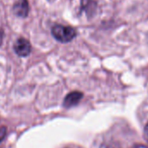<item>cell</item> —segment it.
Returning a JSON list of instances; mask_svg holds the SVG:
<instances>
[{"instance_id": "8fae6325", "label": "cell", "mask_w": 148, "mask_h": 148, "mask_svg": "<svg viewBox=\"0 0 148 148\" xmlns=\"http://www.w3.org/2000/svg\"><path fill=\"white\" fill-rule=\"evenodd\" d=\"M49 1H53V0H49Z\"/></svg>"}, {"instance_id": "277c9868", "label": "cell", "mask_w": 148, "mask_h": 148, "mask_svg": "<svg viewBox=\"0 0 148 148\" xmlns=\"http://www.w3.org/2000/svg\"><path fill=\"white\" fill-rule=\"evenodd\" d=\"M14 13L20 18H26L28 16L30 6L27 0H17L13 5Z\"/></svg>"}, {"instance_id": "9c48e42d", "label": "cell", "mask_w": 148, "mask_h": 148, "mask_svg": "<svg viewBox=\"0 0 148 148\" xmlns=\"http://www.w3.org/2000/svg\"><path fill=\"white\" fill-rule=\"evenodd\" d=\"M132 148H148L147 146L144 145H141V144H138V145H133Z\"/></svg>"}, {"instance_id": "8992f818", "label": "cell", "mask_w": 148, "mask_h": 148, "mask_svg": "<svg viewBox=\"0 0 148 148\" xmlns=\"http://www.w3.org/2000/svg\"><path fill=\"white\" fill-rule=\"evenodd\" d=\"M5 135H6V127L5 126L0 127V142L3 140V138L5 137Z\"/></svg>"}, {"instance_id": "ba28073f", "label": "cell", "mask_w": 148, "mask_h": 148, "mask_svg": "<svg viewBox=\"0 0 148 148\" xmlns=\"http://www.w3.org/2000/svg\"><path fill=\"white\" fill-rule=\"evenodd\" d=\"M3 38H4V31L3 29L0 28V45L3 43Z\"/></svg>"}, {"instance_id": "7a4b0ae2", "label": "cell", "mask_w": 148, "mask_h": 148, "mask_svg": "<svg viewBox=\"0 0 148 148\" xmlns=\"http://www.w3.org/2000/svg\"><path fill=\"white\" fill-rule=\"evenodd\" d=\"M14 51L16 54L19 57H27L32 51V45L30 41L24 38H18L14 44Z\"/></svg>"}, {"instance_id": "6da1fadb", "label": "cell", "mask_w": 148, "mask_h": 148, "mask_svg": "<svg viewBox=\"0 0 148 148\" xmlns=\"http://www.w3.org/2000/svg\"><path fill=\"white\" fill-rule=\"evenodd\" d=\"M51 34L56 40L61 43H69L77 36V32L71 26L56 25L51 28Z\"/></svg>"}, {"instance_id": "30bf717a", "label": "cell", "mask_w": 148, "mask_h": 148, "mask_svg": "<svg viewBox=\"0 0 148 148\" xmlns=\"http://www.w3.org/2000/svg\"><path fill=\"white\" fill-rule=\"evenodd\" d=\"M145 137H146V138L148 140V123L145 126Z\"/></svg>"}, {"instance_id": "52a82bcc", "label": "cell", "mask_w": 148, "mask_h": 148, "mask_svg": "<svg viewBox=\"0 0 148 148\" xmlns=\"http://www.w3.org/2000/svg\"><path fill=\"white\" fill-rule=\"evenodd\" d=\"M101 148H119V146H117L113 143H105L101 145Z\"/></svg>"}, {"instance_id": "3957f363", "label": "cell", "mask_w": 148, "mask_h": 148, "mask_svg": "<svg viewBox=\"0 0 148 148\" xmlns=\"http://www.w3.org/2000/svg\"><path fill=\"white\" fill-rule=\"evenodd\" d=\"M83 96H84L83 92H81L79 91H73V92H71L66 95V97L64 99L63 106L65 108H70L72 106H75L80 102Z\"/></svg>"}, {"instance_id": "5b68a950", "label": "cell", "mask_w": 148, "mask_h": 148, "mask_svg": "<svg viewBox=\"0 0 148 148\" xmlns=\"http://www.w3.org/2000/svg\"><path fill=\"white\" fill-rule=\"evenodd\" d=\"M81 9L90 17L96 12L97 4L94 0H81Z\"/></svg>"}]
</instances>
